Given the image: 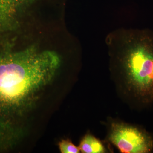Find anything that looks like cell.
Segmentation results:
<instances>
[{"label":"cell","instance_id":"2","mask_svg":"<svg viewBox=\"0 0 153 153\" xmlns=\"http://www.w3.org/2000/svg\"><path fill=\"white\" fill-rule=\"evenodd\" d=\"M111 59L133 91L144 98L153 97V32L120 29L108 36Z\"/></svg>","mask_w":153,"mask_h":153},{"label":"cell","instance_id":"3","mask_svg":"<svg viewBox=\"0 0 153 153\" xmlns=\"http://www.w3.org/2000/svg\"><path fill=\"white\" fill-rule=\"evenodd\" d=\"M109 139L123 153H149L153 148L150 137L137 128L124 123L112 124Z\"/></svg>","mask_w":153,"mask_h":153},{"label":"cell","instance_id":"5","mask_svg":"<svg viewBox=\"0 0 153 153\" xmlns=\"http://www.w3.org/2000/svg\"><path fill=\"white\" fill-rule=\"evenodd\" d=\"M60 152L62 153H79L80 152L79 146L74 145L69 139L62 140L58 143Z\"/></svg>","mask_w":153,"mask_h":153},{"label":"cell","instance_id":"4","mask_svg":"<svg viewBox=\"0 0 153 153\" xmlns=\"http://www.w3.org/2000/svg\"><path fill=\"white\" fill-rule=\"evenodd\" d=\"M79 147L83 153H102L105 152L104 146L100 140L90 134L82 138Z\"/></svg>","mask_w":153,"mask_h":153},{"label":"cell","instance_id":"1","mask_svg":"<svg viewBox=\"0 0 153 153\" xmlns=\"http://www.w3.org/2000/svg\"><path fill=\"white\" fill-rule=\"evenodd\" d=\"M61 63L55 51L35 46L0 54V151L24 136L28 119Z\"/></svg>","mask_w":153,"mask_h":153}]
</instances>
